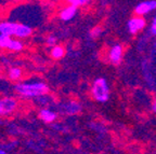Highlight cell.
I'll list each match as a JSON object with an SVG mask.
<instances>
[{"label":"cell","mask_w":156,"mask_h":154,"mask_svg":"<svg viewBox=\"0 0 156 154\" xmlns=\"http://www.w3.org/2000/svg\"><path fill=\"white\" fill-rule=\"evenodd\" d=\"M92 98L98 102H106L110 99V87L104 78H98L91 86Z\"/></svg>","instance_id":"2"},{"label":"cell","mask_w":156,"mask_h":154,"mask_svg":"<svg viewBox=\"0 0 156 154\" xmlns=\"http://www.w3.org/2000/svg\"><path fill=\"white\" fill-rule=\"evenodd\" d=\"M14 89L20 96L25 98L36 99L38 97L48 95L49 86L41 81L36 82H21L15 84Z\"/></svg>","instance_id":"1"},{"label":"cell","mask_w":156,"mask_h":154,"mask_svg":"<svg viewBox=\"0 0 156 154\" xmlns=\"http://www.w3.org/2000/svg\"><path fill=\"white\" fill-rule=\"evenodd\" d=\"M56 42H58V38H56L55 36H53V35H49V36L47 37V39H46L47 45L54 48V46L56 45Z\"/></svg>","instance_id":"18"},{"label":"cell","mask_w":156,"mask_h":154,"mask_svg":"<svg viewBox=\"0 0 156 154\" xmlns=\"http://www.w3.org/2000/svg\"><path fill=\"white\" fill-rule=\"evenodd\" d=\"M101 34H102V28H101L100 26H95L94 28H92L90 30L89 36H90L92 39H97L101 36Z\"/></svg>","instance_id":"16"},{"label":"cell","mask_w":156,"mask_h":154,"mask_svg":"<svg viewBox=\"0 0 156 154\" xmlns=\"http://www.w3.org/2000/svg\"><path fill=\"white\" fill-rule=\"evenodd\" d=\"M32 34H33L32 27H29L28 25H25V24H17L14 36L19 39H24L29 37Z\"/></svg>","instance_id":"11"},{"label":"cell","mask_w":156,"mask_h":154,"mask_svg":"<svg viewBox=\"0 0 156 154\" xmlns=\"http://www.w3.org/2000/svg\"><path fill=\"white\" fill-rule=\"evenodd\" d=\"M60 110L67 116H75L81 111V105L75 100H69L60 105Z\"/></svg>","instance_id":"6"},{"label":"cell","mask_w":156,"mask_h":154,"mask_svg":"<svg viewBox=\"0 0 156 154\" xmlns=\"http://www.w3.org/2000/svg\"><path fill=\"white\" fill-rule=\"evenodd\" d=\"M68 3L76 8H79V7H81V5H88V3H90V1H89V0H69Z\"/></svg>","instance_id":"17"},{"label":"cell","mask_w":156,"mask_h":154,"mask_svg":"<svg viewBox=\"0 0 156 154\" xmlns=\"http://www.w3.org/2000/svg\"><path fill=\"white\" fill-rule=\"evenodd\" d=\"M17 108V100L12 97L0 98V116H7L13 113Z\"/></svg>","instance_id":"3"},{"label":"cell","mask_w":156,"mask_h":154,"mask_svg":"<svg viewBox=\"0 0 156 154\" xmlns=\"http://www.w3.org/2000/svg\"><path fill=\"white\" fill-rule=\"evenodd\" d=\"M0 154H7V151L3 149H0Z\"/></svg>","instance_id":"21"},{"label":"cell","mask_w":156,"mask_h":154,"mask_svg":"<svg viewBox=\"0 0 156 154\" xmlns=\"http://www.w3.org/2000/svg\"><path fill=\"white\" fill-rule=\"evenodd\" d=\"M152 110H153V112L156 113V98L154 99L153 102H152Z\"/></svg>","instance_id":"20"},{"label":"cell","mask_w":156,"mask_h":154,"mask_svg":"<svg viewBox=\"0 0 156 154\" xmlns=\"http://www.w3.org/2000/svg\"><path fill=\"white\" fill-rule=\"evenodd\" d=\"M154 10H156V0H146L136 5L134 13L136 16H142V15L149 14Z\"/></svg>","instance_id":"5"},{"label":"cell","mask_w":156,"mask_h":154,"mask_svg":"<svg viewBox=\"0 0 156 154\" xmlns=\"http://www.w3.org/2000/svg\"><path fill=\"white\" fill-rule=\"evenodd\" d=\"M38 116L44 123H53L58 119V113L48 108H41L38 112Z\"/></svg>","instance_id":"9"},{"label":"cell","mask_w":156,"mask_h":154,"mask_svg":"<svg viewBox=\"0 0 156 154\" xmlns=\"http://www.w3.org/2000/svg\"><path fill=\"white\" fill-rule=\"evenodd\" d=\"M22 75H23L22 69H20L19 67H13V68H10L8 77H9L10 80H12V81H19L22 78Z\"/></svg>","instance_id":"13"},{"label":"cell","mask_w":156,"mask_h":154,"mask_svg":"<svg viewBox=\"0 0 156 154\" xmlns=\"http://www.w3.org/2000/svg\"><path fill=\"white\" fill-rule=\"evenodd\" d=\"M124 56V49L120 44H114L108 52V60L113 65H119Z\"/></svg>","instance_id":"7"},{"label":"cell","mask_w":156,"mask_h":154,"mask_svg":"<svg viewBox=\"0 0 156 154\" xmlns=\"http://www.w3.org/2000/svg\"><path fill=\"white\" fill-rule=\"evenodd\" d=\"M16 27L17 23L15 22H9V21L0 22V35H5L9 37L14 36Z\"/></svg>","instance_id":"8"},{"label":"cell","mask_w":156,"mask_h":154,"mask_svg":"<svg viewBox=\"0 0 156 154\" xmlns=\"http://www.w3.org/2000/svg\"><path fill=\"white\" fill-rule=\"evenodd\" d=\"M65 55V49L62 45H55L51 49V56L53 59H61Z\"/></svg>","instance_id":"12"},{"label":"cell","mask_w":156,"mask_h":154,"mask_svg":"<svg viewBox=\"0 0 156 154\" xmlns=\"http://www.w3.org/2000/svg\"><path fill=\"white\" fill-rule=\"evenodd\" d=\"M77 10L78 8L74 7V5H67V7L63 8L61 10V12H60V18L64 22H68V21H71L73 19L74 17L76 16L77 14Z\"/></svg>","instance_id":"10"},{"label":"cell","mask_w":156,"mask_h":154,"mask_svg":"<svg viewBox=\"0 0 156 154\" xmlns=\"http://www.w3.org/2000/svg\"><path fill=\"white\" fill-rule=\"evenodd\" d=\"M12 40L13 39L11 38V37L5 36V35H0V48L1 49H8V50H9Z\"/></svg>","instance_id":"14"},{"label":"cell","mask_w":156,"mask_h":154,"mask_svg":"<svg viewBox=\"0 0 156 154\" xmlns=\"http://www.w3.org/2000/svg\"><path fill=\"white\" fill-rule=\"evenodd\" d=\"M150 34L153 35V36H156V15L153 18V21H152L151 27H150Z\"/></svg>","instance_id":"19"},{"label":"cell","mask_w":156,"mask_h":154,"mask_svg":"<svg viewBox=\"0 0 156 154\" xmlns=\"http://www.w3.org/2000/svg\"><path fill=\"white\" fill-rule=\"evenodd\" d=\"M23 49H24V44L22 43V41L17 40V39H13L9 50L12 51V52H20V51H22Z\"/></svg>","instance_id":"15"},{"label":"cell","mask_w":156,"mask_h":154,"mask_svg":"<svg viewBox=\"0 0 156 154\" xmlns=\"http://www.w3.org/2000/svg\"><path fill=\"white\" fill-rule=\"evenodd\" d=\"M146 26V21L142 16H133L127 23L128 32L131 35H136L143 30Z\"/></svg>","instance_id":"4"}]
</instances>
